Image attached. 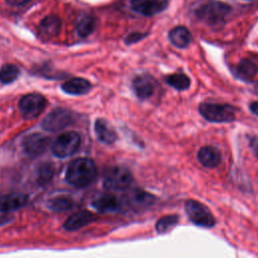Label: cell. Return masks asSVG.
<instances>
[{
	"label": "cell",
	"instance_id": "1",
	"mask_svg": "<svg viewBox=\"0 0 258 258\" xmlns=\"http://www.w3.org/2000/svg\"><path fill=\"white\" fill-rule=\"evenodd\" d=\"M97 175V166L93 159L79 157L71 161L66 171L67 181L77 187L89 185Z\"/></svg>",
	"mask_w": 258,
	"mask_h": 258
},
{
	"label": "cell",
	"instance_id": "2",
	"mask_svg": "<svg viewBox=\"0 0 258 258\" xmlns=\"http://www.w3.org/2000/svg\"><path fill=\"white\" fill-rule=\"evenodd\" d=\"M199 111L206 120L215 123H228L236 118V110L229 104L202 103Z\"/></svg>",
	"mask_w": 258,
	"mask_h": 258
},
{
	"label": "cell",
	"instance_id": "3",
	"mask_svg": "<svg viewBox=\"0 0 258 258\" xmlns=\"http://www.w3.org/2000/svg\"><path fill=\"white\" fill-rule=\"evenodd\" d=\"M231 10V6L227 3L211 0L201 5L196 10V15L199 19L209 24H218L227 17Z\"/></svg>",
	"mask_w": 258,
	"mask_h": 258
},
{
	"label": "cell",
	"instance_id": "4",
	"mask_svg": "<svg viewBox=\"0 0 258 258\" xmlns=\"http://www.w3.org/2000/svg\"><path fill=\"white\" fill-rule=\"evenodd\" d=\"M81 145V136L76 131H67L61 133L52 143L51 151L59 158L73 155Z\"/></svg>",
	"mask_w": 258,
	"mask_h": 258
},
{
	"label": "cell",
	"instance_id": "5",
	"mask_svg": "<svg viewBox=\"0 0 258 258\" xmlns=\"http://www.w3.org/2000/svg\"><path fill=\"white\" fill-rule=\"evenodd\" d=\"M184 208L186 215L195 225L204 228H212L216 224L215 217L210 209L204 204L195 200H188L186 201Z\"/></svg>",
	"mask_w": 258,
	"mask_h": 258
},
{
	"label": "cell",
	"instance_id": "6",
	"mask_svg": "<svg viewBox=\"0 0 258 258\" xmlns=\"http://www.w3.org/2000/svg\"><path fill=\"white\" fill-rule=\"evenodd\" d=\"M132 180V174L128 169L121 166H114L106 171L103 185L109 190H124L131 184Z\"/></svg>",
	"mask_w": 258,
	"mask_h": 258
},
{
	"label": "cell",
	"instance_id": "7",
	"mask_svg": "<svg viewBox=\"0 0 258 258\" xmlns=\"http://www.w3.org/2000/svg\"><path fill=\"white\" fill-rule=\"evenodd\" d=\"M46 99L38 93H29L21 97L18 103L19 110L24 118L32 119L37 117L45 108Z\"/></svg>",
	"mask_w": 258,
	"mask_h": 258
},
{
	"label": "cell",
	"instance_id": "8",
	"mask_svg": "<svg viewBox=\"0 0 258 258\" xmlns=\"http://www.w3.org/2000/svg\"><path fill=\"white\" fill-rule=\"evenodd\" d=\"M74 120L73 113L66 108H55L42 120L41 127L47 131H58L69 126Z\"/></svg>",
	"mask_w": 258,
	"mask_h": 258
},
{
	"label": "cell",
	"instance_id": "9",
	"mask_svg": "<svg viewBox=\"0 0 258 258\" xmlns=\"http://www.w3.org/2000/svg\"><path fill=\"white\" fill-rule=\"evenodd\" d=\"M50 142L51 140L48 136L42 133H32L23 138L22 148L27 155L35 157L43 153L49 146Z\"/></svg>",
	"mask_w": 258,
	"mask_h": 258
},
{
	"label": "cell",
	"instance_id": "10",
	"mask_svg": "<svg viewBox=\"0 0 258 258\" xmlns=\"http://www.w3.org/2000/svg\"><path fill=\"white\" fill-rule=\"evenodd\" d=\"M167 6V0H131V8L145 16L158 14L165 10Z\"/></svg>",
	"mask_w": 258,
	"mask_h": 258
},
{
	"label": "cell",
	"instance_id": "11",
	"mask_svg": "<svg viewBox=\"0 0 258 258\" xmlns=\"http://www.w3.org/2000/svg\"><path fill=\"white\" fill-rule=\"evenodd\" d=\"M132 88L139 99H148L154 93L155 81L149 75H139L133 79Z\"/></svg>",
	"mask_w": 258,
	"mask_h": 258
},
{
	"label": "cell",
	"instance_id": "12",
	"mask_svg": "<svg viewBox=\"0 0 258 258\" xmlns=\"http://www.w3.org/2000/svg\"><path fill=\"white\" fill-rule=\"evenodd\" d=\"M198 160L199 162L208 168L217 167L222 161V155L220 151L211 145L203 146L198 151Z\"/></svg>",
	"mask_w": 258,
	"mask_h": 258
},
{
	"label": "cell",
	"instance_id": "13",
	"mask_svg": "<svg viewBox=\"0 0 258 258\" xmlns=\"http://www.w3.org/2000/svg\"><path fill=\"white\" fill-rule=\"evenodd\" d=\"M28 197L24 194L14 192L0 196V213L16 211L27 204Z\"/></svg>",
	"mask_w": 258,
	"mask_h": 258
},
{
	"label": "cell",
	"instance_id": "14",
	"mask_svg": "<svg viewBox=\"0 0 258 258\" xmlns=\"http://www.w3.org/2000/svg\"><path fill=\"white\" fill-rule=\"evenodd\" d=\"M94 215L89 211H81L70 216L63 223L67 231H77L94 221Z\"/></svg>",
	"mask_w": 258,
	"mask_h": 258
},
{
	"label": "cell",
	"instance_id": "15",
	"mask_svg": "<svg viewBox=\"0 0 258 258\" xmlns=\"http://www.w3.org/2000/svg\"><path fill=\"white\" fill-rule=\"evenodd\" d=\"M95 133L98 139L105 144H113L117 139V134L110 123L102 118L95 122Z\"/></svg>",
	"mask_w": 258,
	"mask_h": 258
},
{
	"label": "cell",
	"instance_id": "16",
	"mask_svg": "<svg viewBox=\"0 0 258 258\" xmlns=\"http://www.w3.org/2000/svg\"><path fill=\"white\" fill-rule=\"evenodd\" d=\"M92 88L91 83L83 78H73L61 84V90L70 95H85Z\"/></svg>",
	"mask_w": 258,
	"mask_h": 258
},
{
	"label": "cell",
	"instance_id": "17",
	"mask_svg": "<svg viewBox=\"0 0 258 258\" xmlns=\"http://www.w3.org/2000/svg\"><path fill=\"white\" fill-rule=\"evenodd\" d=\"M168 38L170 42L178 48L186 47L192 39L189 30L184 26H176L172 28L169 31Z\"/></svg>",
	"mask_w": 258,
	"mask_h": 258
},
{
	"label": "cell",
	"instance_id": "18",
	"mask_svg": "<svg viewBox=\"0 0 258 258\" xmlns=\"http://www.w3.org/2000/svg\"><path fill=\"white\" fill-rule=\"evenodd\" d=\"M155 200L156 199L153 195L139 188L134 189L129 196V204L133 208H137V209L147 208L152 204H154Z\"/></svg>",
	"mask_w": 258,
	"mask_h": 258
},
{
	"label": "cell",
	"instance_id": "19",
	"mask_svg": "<svg viewBox=\"0 0 258 258\" xmlns=\"http://www.w3.org/2000/svg\"><path fill=\"white\" fill-rule=\"evenodd\" d=\"M92 206L94 209L101 213H108L117 211L120 207V202L113 195H104L97 198L92 203Z\"/></svg>",
	"mask_w": 258,
	"mask_h": 258
},
{
	"label": "cell",
	"instance_id": "20",
	"mask_svg": "<svg viewBox=\"0 0 258 258\" xmlns=\"http://www.w3.org/2000/svg\"><path fill=\"white\" fill-rule=\"evenodd\" d=\"M61 27V21L54 15L45 17L39 25V31L44 36H54L58 34Z\"/></svg>",
	"mask_w": 258,
	"mask_h": 258
},
{
	"label": "cell",
	"instance_id": "21",
	"mask_svg": "<svg viewBox=\"0 0 258 258\" xmlns=\"http://www.w3.org/2000/svg\"><path fill=\"white\" fill-rule=\"evenodd\" d=\"M257 73V67L249 59H242L236 69L237 76L243 81H251Z\"/></svg>",
	"mask_w": 258,
	"mask_h": 258
},
{
	"label": "cell",
	"instance_id": "22",
	"mask_svg": "<svg viewBox=\"0 0 258 258\" xmlns=\"http://www.w3.org/2000/svg\"><path fill=\"white\" fill-rule=\"evenodd\" d=\"M165 82L177 91L186 90L190 86V80L184 74H173L165 78Z\"/></svg>",
	"mask_w": 258,
	"mask_h": 258
},
{
	"label": "cell",
	"instance_id": "23",
	"mask_svg": "<svg viewBox=\"0 0 258 258\" xmlns=\"http://www.w3.org/2000/svg\"><path fill=\"white\" fill-rule=\"evenodd\" d=\"M73 206H74V201L71 198L64 197V196H58V197L52 198L47 203V207L51 211H55V212L70 210L71 208H73Z\"/></svg>",
	"mask_w": 258,
	"mask_h": 258
},
{
	"label": "cell",
	"instance_id": "24",
	"mask_svg": "<svg viewBox=\"0 0 258 258\" xmlns=\"http://www.w3.org/2000/svg\"><path fill=\"white\" fill-rule=\"evenodd\" d=\"M19 73V68L16 64L6 63L1 68L0 80L3 84H10L18 78Z\"/></svg>",
	"mask_w": 258,
	"mask_h": 258
},
{
	"label": "cell",
	"instance_id": "25",
	"mask_svg": "<svg viewBox=\"0 0 258 258\" xmlns=\"http://www.w3.org/2000/svg\"><path fill=\"white\" fill-rule=\"evenodd\" d=\"M96 27V19L93 16H85L77 24V32L81 37L90 35Z\"/></svg>",
	"mask_w": 258,
	"mask_h": 258
},
{
	"label": "cell",
	"instance_id": "26",
	"mask_svg": "<svg viewBox=\"0 0 258 258\" xmlns=\"http://www.w3.org/2000/svg\"><path fill=\"white\" fill-rule=\"evenodd\" d=\"M54 174V167L49 162L39 164L37 167V182L39 184H45L51 180Z\"/></svg>",
	"mask_w": 258,
	"mask_h": 258
},
{
	"label": "cell",
	"instance_id": "27",
	"mask_svg": "<svg viewBox=\"0 0 258 258\" xmlns=\"http://www.w3.org/2000/svg\"><path fill=\"white\" fill-rule=\"evenodd\" d=\"M177 222H178V216L176 215H168V216L162 217L156 223V226H155L156 231L159 234L165 233L169 229L174 227L177 224Z\"/></svg>",
	"mask_w": 258,
	"mask_h": 258
},
{
	"label": "cell",
	"instance_id": "28",
	"mask_svg": "<svg viewBox=\"0 0 258 258\" xmlns=\"http://www.w3.org/2000/svg\"><path fill=\"white\" fill-rule=\"evenodd\" d=\"M147 34L146 33H140V32H133L131 34H129L126 38H125V42L127 44H131L134 42H137L139 40H141L143 37H145Z\"/></svg>",
	"mask_w": 258,
	"mask_h": 258
},
{
	"label": "cell",
	"instance_id": "29",
	"mask_svg": "<svg viewBox=\"0 0 258 258\" xmlns=\"http://www.w3.org/2000/svg\"><path fill=\"white\" fill-rule=\"evenodd\" d=\"M250 146L255 154V156L258 158V137H253L250 140Z\"/></svg>",
	"mask_w": 258,
	"mask_h": 258
},
{
	"label": "cell",
	"instance_id": "30",
	"mask_svg": "<svg viewBox=\"0 0 258 258\" xmlns=\"http://www.w3.org/2000/svg\"><path fill=\"white\" fill-rule=\"evenodd\" d=\"M5 1L11 5H24L28 3L30 0H5Z\"/></svg>",
	"mask_w": 258,
	"mask_h": 258
},
{
	"label": "cell",
	"instance_id": "31",
	"mask_svg": "<svg viewBox=\"0 0 258 258\" xmlns=\"http://www.w3.org/2000/svg\"><path fill=\"white\" fill-rule=\"evenodd\" d=\"M249 109H250V111H251L254 115L258 116V102H252V103L249 105Z\"/></svg>",
	"mask_w": 258,
	"mask_h": 258
}]
</instances>
